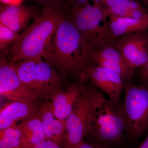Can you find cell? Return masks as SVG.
<instances>
[{
  "label": "cell",
  "mask_w": 148,
  "mask_h": 148,
  "mask_svg": "<svg viewBox=\"0 0 148 148\" xmlns=\"http://www.w3.org/2000/svg\"><path fill=\"white\" fill-rule=\"evenodd\" d=\"M93 49L84 39L67 9L43 58L65 80L84 83L86 70L92 63Z\"/></svg>",
  "instance_id": "1"
},
{
  "label": "cell",
  "mask_w": 148,
  "mask_h": 148,
  "mask_svg": "<svg viewBox=\"0 0 148 148\" xmlns=\"http://www.w3.org/2000/svg\"><path fill=\"white\" fill-rule=\"evenodd\" d=\"M90 99L86 134L92 144L117 148L124 142L126 120L123 103H115L92 84L87 86Z\"/></svg>",
  "instance_id": "2"
},
{
  "label": "cell",
  "mask_w": 148,
  "mask_h": 148,
  "mask_svg": "<svg viewBox=\"0 0 148 148\" xmlns=\"http://www.w3.org/2000/svg\"><path fill=\"white\" fill-rule=\"evenodd\" d=\"M65 10L45 7L32 24L18 34L12 45L2 52L7 60L15 63L29 58H43L63 18Z\"/></svg>",
  "instance_id": "3"
},
{
  "label": "cell",
  "mask_w": 148,
  "mask_h": 148,
  "mask_svg": "<svg viewBox=\"0 0 148 148\" xmlns=\"http://www.w3.org/2000/svg\"><path fill=\"white\" fill-rule=\"evenodd\" d=\"M67 9L82 36L93 49L113 47L115 38L110 30L103 7L74 4Z\"/></svg>",
  "instance_id": "4"
},
{
  "label": "cell",
  "mask_w": 148,
  "mask_h": 148,
  "mask_svg": "<svg viewBox=\"0 0 148 148\" xmlns=\"http://www.w3.org/2000/svg\"><path fill=\"white\" fill-rule=\"evenodd\" d=\"M14 64L21 82L39 101L49 102L54 93L64 88L66 80L42 57L29 58Z\"/></svg>",
  "instance_id": "5"
},
{
  "label": "cell",
  "mask_w": 148,
  "mask_h": 148,
  "mask_svg": "<svg viewBox=\"0 0 148 148\" xmlns=\"http://www.w3.org/2000/svg\"><path fill=\"white\" fill-rule=\"evenodd\" d=\"M123 90L125 132L131 139H137L148 129V81L139 85L124 82Z\"/></svg>",
  "instance_id": "6"
},
{
  "label": "cell",
  "mask_w": 148,
  "mask_h": 148,
  "mask_svg": "<svg viewBox=\"0 0 148 148\" xmlns=\"http://www.w3.org/2000/svg\"><path fill=\"white\" fill-rule=\"evenodd\" d=\"M90 99L87 86L84 84L80 96L71 114L66 119L65 147L76 148L86 134Z\"/></svg>",
  "instance_id": "7"
},
{
  "label": "cell",
  "mask_w": 148,
  "mask_h": 148,
  "mask_svg": "<svg viewBox=\"0 0 148 148\" xmlns=\"http://www.w3.org/2000/svg\"><path fill=\"white\" fill-rule=\"evenodd\" d=\"M113 47L121 53L131 67L136 69L148 61V34L139 31L118 37Z\"/></svg>",
  "instance_id": "8"
},
{
  "label": "cell",
  "mask_w": 148,
  "mask_h": 148,
  "mask_svg": "<svg viewBox=\"0 0 148 148\" xmlns=\"http://www.w3.org/2000/svg\"><path fill=\"white\" fill-rule=\"evenodd\" d=\"M0 95L11 101L24 98L39 101L21 82L14 63L8 61L3 53L0 60Z\"/></svg>",
  "instance_id": "9"
},
{
  "label": "cell",
  "mask_w": 148,
  "mask_h": 148,
  "mask_svg": "<svg viewBox=\"0 0 148 148\" xmlns=\"http://www.w3.org/2000/svg\"><path fill=\"white\" fill-rule=\"evenodd\" d=\"M88 79L95 88L105 93L112 102L120 101L124 81L119 74L92 63L86 70Z\"/></svg>",
  "instance_id": "10"
},
{
  "label": "cell",
  "mask_w": 148,
  "mask_h": 148,
  "mask_svg": "<svg viewBox=\"0 0 148 148\" xmlns=\"http://www.w3.org/2000/svg\"><path fill=\"white\" fill-rule=\"evenodd\" d=\"M40 106L39 101L31 98L12 101L5 104L0 110V131L38 113Z\"/></svg>",
  "instance_id": "11"
},
{
  "label": "cell",
  "mask_w": 148,
  "mask_h": 148,
  "mask_svg": "<svg viewBox=\"0 0 148 148\" xmlns=\"http://www.w3.org/2000/svg\"><path fill=\"white\" fill-rule=\"evenodd\" d=\"M38 12L37 6L4 4L1 6L0 22L18 34L32 18L39 14Z\"/></svg>",
  "instance_id": "12"
},
{
  "label": "cell",
  "mask_w": 148,
  "mask_h": 148,
  "mask_svg": "<svg viewBox=\"0 0 148 148\" xmlns=\"http://www.w3.org/2000/svg\"><path fill=\"white\" fill-rule=\"evenodd\" d=\"M84 84V83L75 82L53 94L49 103L56 118L66 119L79 98Z\"/></svg>",
  "instance_id": "13"
},
{
  "label": "cell",
  "mask_w": 148,
  "mask_h": 148,
  "mask_svg": "<svg viewBox=\"0 0 148 148\" xmlns=\"http://www.w3.org/2000/svg\"><path fill=\"white\" fill-rule=\"evenodd\" d=\"M46 138L60 147H65L66 120L57 119L51 108L49 102L41 104L39 112Z\"/></svg>",
  "instance_id": "14"
},
{
  "label": "cell",
  "mask_w": 148,
  "mask_h": 148,
  "mask_svg": "<svg viewBox=\"0 0 148 148\" xmlns=\"http://www.w3.org/2000/svg\"><path fill=\"white\" fill-rule=\"evenodd\" d=\"M109 28L115 38L139 31L148 29V18H137L110 17Z\"/></svg>",
  "instance_id": "15"
},
{
  "label": "cell",
  "mask_w": 148,
  "mask_h": 148,
  "mask_svg": "<svg viewBox=\"0 0 148 148\" xmlns=\"http://www.w3.org/2000/svg\"><path fill=\"white\" fill-rule=\"evenodd\" d=\"M19 125L24 138V144L22 145H35L46 139L39 112L21 122Z\"/></svg>",
  "instance_id": "16"
},
{
  "label": "cell",
  "mask_w": 148,
  "mask_h": 148,
  "mask_svg": "<svg viewBox=\"0 0 148 148\" xmlns=\"http://www.w3.org/2000/svg\"><path fill=\"white\" fill-rule=\"evenodd\" d=\"M24 144L23 132L16 123L0 131V148H17Z\"/></svg>",
  "instance_id": "17"
},
{
  "label": "cell",
  "mask_w": 148,
  "mask_h": 148,
  "mask_svg": "<svg viewBox=\"0 0 148 148\" xmlns=\"http://www.w3.org/2000/svg\"><path fill=\"white\" fill-rule=\"evenodd\" d=\"M108 17H116L121 12L127 10L147 11V9L136 0H122L115 5L108 8H105Z\"/></svg>",
  "instance_id": "18"
},
{
  "label": "cell",
  "mask_w": 148,
  "mask_h": 148,
  "mask_svg": "<svg viewBox=\"0 0 148 148\" xmlns=\"http://www.w3.org/2000/svg\"><path fill=\"white\" fill-rule=\"evenodd\" d=\"M18 34L0 22V50L4 52L12 45L18 36Z\"/></svg>",
  "instance_id": "19"
},
{
  "label": "cell",
  "mask_w": 148,
  "mask_h": 148,
  "mask_svg": "<svg viewBox=\"0 0 148 148\" xmlns=\"http://www.w3.org/2000/svg\"><path fill=\"white\" fill-rule=\"evenodd\" d=\"M17 148H66L60 147L57 144L48 139L41 141L35 145H26L18 147Z\"/></svg>",
  "instance_id": "20"
},
{
  "label": "cell",
  "mask_w": 148,
  "mask_h": 148,
  "mask_svg": "<svg viewBox=\"0 0 148 148\" xmlns=\"http://www.w3.org/2000/svg\"><path fill=\"white\" fill-rule=\"evenodd\" d=\"M90 0H61V5L64 9L69 8L72 5H86L90 4Z\"/></svg>",
  "instance_id": "21"
},
{
  "label": "cell",
  "mask_w": 148,
  "mask_h": 148,
  "mask_svg": "<svg viewBox=\"0 0 148 148\" xmlns=\"http://www.w3.org/2000/svg\"><path fill=\"white\" fill-rule=\"evenodd\" d=\"M39 5L49 6L57 9H64L61 5V0H40Z\"/></svg>",
  "instance_id": "22"
},
{
  "label": "cell",
  "mask_w": 148,
  "mask_h": 148,
  "mask_svg": "<svg viewBox=\"0 0 148 148\" xmlns=\"http://www.w3.org/2000/svg\"><path fill=\"white\" fill-rule=\"evenodd\" d=\"M140 74L143 82L148 81V61L140 67Z\"/></svg>",
  "instance_id": "23"
},
{
  "label": "cell",
  "mask_w": 148,
  "mask_h": 148,
  "mask_svg": "<svg viewBox=\"0 0 148 148\" xmlns=\"http://www.w3.org/2000/svg\"><path fill=\"white\" fill-rule=\"evenodd\" d=\"M76 148H108L83 141Z\"/></svg>",
  "instance_id": "24"
},
{
  "label": "cell",
  "mask_w": 148,
  "mask_h": 148,
  "mask_svg": "<svg viewBox=\"0 0 148 148\" xmlns=\"http://www.w3.org/2000/svg\"><path fill=\"white\" fill-rule=\"evenodd\" d=\"M122 0H103L101 5L105 8H108L115 5Z\"/></svg>",
  "instance_id": "25"
},
{
  "label": "cell",
  "mask_w": 148,
  "mask_h": 148,
  "mask_svg": "<svg viewBox=\"0 0 148 148\" xmlns=\"http://www.w3.org/2000/svg\"><path fill=\"white\" fill-rule=\"evenodd\" d=\"M24 0H1V2L7 5H21Z\"/></svg>",
  "instance_id": "26"
},
{
  "label": "cell",
  "mask_w": 148,
  "mask_h": 148,
  "mask_svg": "<svg viewBox=\"0 0 148 148\" xmlns=\"http://www.w3.org/2000/svg\"><path fill=\"white\" fill-rule=\"evenodd\" d=\"M138 148H148V135Z\"/></svg>",
  "instance_id": "27"
},
{
  "label": "cell",
  "mask_w": 148,
  "mask_h": 148,
  "mask_svg": "<svg viewBox=\"0 0 148 148\" xmlns=\"http://www.w3.org/2000/svg\"><path fill=\"white\" fill-rule=\"evenodd\" d=\"M93 3V5H101L102 2L103 0H90Z\"/></svg>",
  "instance_id": "28"
},
{
  "label": "cell",
  "mask_w": 148,
  "mask_h": 148,
  "mask_svg": "<svg viewBox=\"0 0 148 148\" xmlns=\"http://www.w3.org/2000/svg\"><path fill=\"white\" fill-rule=\"evenodd\" d=\"M35 3L39 5V3H40V0H32Z\"/></svg>",
  "instance_id": "29"
}]
</instances>
